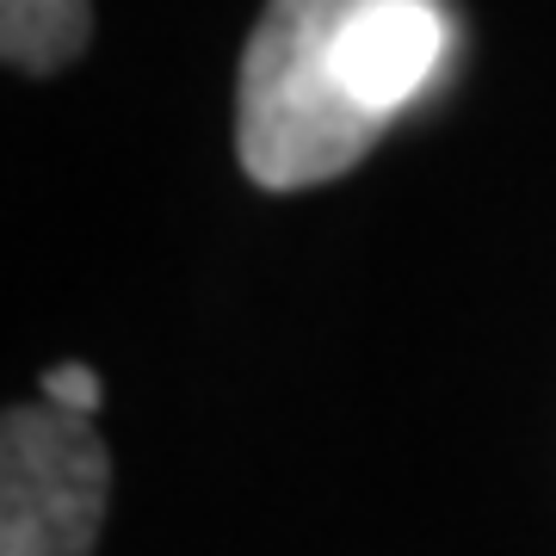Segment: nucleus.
I'll return each instance as SVG.
<instances>
[{
  "label": "nucleus",
  "instance_id": "obj_3",
  "mask_svg": "<svg viewBox=\"0 0 556 556\" xmlns=\"http://www.w3.org/2000/svg\"><path fill=\"white\" fill-rule=\"evenodd\" d=\"M87 0H0V56L20 75H56L87 50Z\"/></svg>",
  "mask_w": 556,
  "mask_h": 556
},
{
  "label": "nucleus",
  "instance_id": "obj_4",
  "mask_svg": "<svg viewBox=\"0 0 556 556\" xmlns=\"http://www.w3.org/2000/svg\"><path fill=\"white\" fill-rule=\"evenodd\" d=\"M43 402H56V408H68V415H87L93 420V408H100V371L93 365H80V358H68V365H50L38 378Z\"/></svg>",
  "mask_w": 556,
  "mask_h": 556
},
{
  "label": "nucleus",
  "instance_id": "obj_2",
  "mask_svg": "<svg viewBox=\"0 0 556 556\" xmlns=\"http://www.w3.org/2000/svg\"><path fill=\"white\" fill-rule=\"evenodd\" d=\"M112 457L87 415L20 402L0 420V556H93Z\"/></svg>",
  "mask_w": 556,
  "mask_h": 556
},
{
  "label": "nucleus",
  "instance_id": "obj_1",
  "mask_svg": "<svg viewBox=\"0 0 556 556\" xmlns=\"http://www.w3.org/2000/svg\"><path fill=\"white\" fill-rule=\"evenodd\" d=\"M452 56V0H266L236 80L241 174L266 192L340 179Z\"/></svg>",
  "mask_w": 556,
  "mask_h": 556
}]
</instances>
